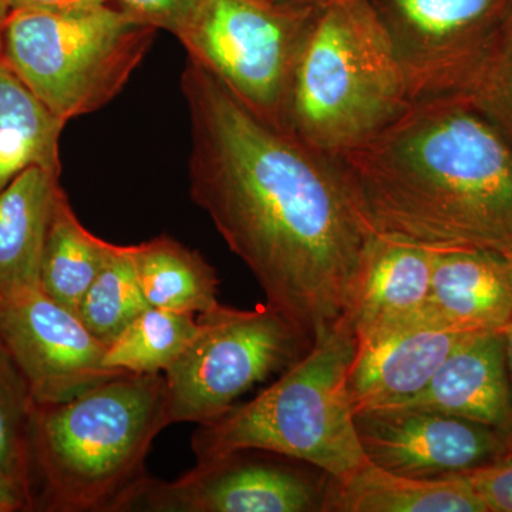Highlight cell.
Listing matches in <instances>:
<instances>
[{
  "mask_svg": "<svg viewBox=\"0 0 512 512\" xmlns=\"http://www.w3.org/2000/svg\"><path fill=\"white\" fill-rule=\"evenodd\" d=\"M181 90L192 201L312 346L348 312L376 232L335 160L259 119L194 60Z\"/></svg>",
  "mask_w": 512,
  "mask_h": 512,
  "instance_id": "obj_1",
  "label": "cell"
},
{
  "mask_svg": "<svg viewBox=\"0 0 512 512\" xmlns=\"http://www.w3.org/2000/svg\"><path fill=\"white\" fill-rule=\"evenodd\" d=\"M335 161L376 234L512 261V144L464 94L412 101Z\"/></svg>",
  "mask_w": 512,
  "mask_h": 512,
  "instance_id": "obj_2",
  "label": "cell"
},
{
  "mask_svg": "<svg viewBox=\"0 0 512 512\" xmlns=\"http://www.w3.org/2000/svg\"><path fill=\"white\" fill-rule=\"evenodd\" d=\"M165 376L124 373L74 399L36 404V505L50 512H120L146 480V458L170 426Z\"/></svg>",
  "mask_w": 512,
  "mask_h": 512,
  "instance_id": "obj_3",
  "label": "cell"
},
{
  "mask_svg": "<svg viewBox=\"0 0 512 512\" xmlns=\"http://www.w3.org/2000/svg\"><path fill=\"white\" fill-rule=\"evenodd\" d=\"M412 103L392 42L369 0L313 13L289 84L284 133L336 160Z\"/></svg>",
  "mask_w": 512,
  "mask_h": 512,
  "instance_id": "obj_4",
  "label": "cell"
},
{
  "mask_svg": "<svg viewBox=\"0 0 512 512\" xmlns=\"http://www.w3.org/2000/svg\"><path fill=\"white\" fill-rule=\"evenodd\" d=\"M356 345L352 326L342 318L278 382L221 419L201 424L191 440L198 463L264 451L335 480L348 477L367 460L348 392Z\"/></svg>",
  "mask_w": 512,
  "mask_h": 512,
  "instance_id": "obj_5",
  "label": "cell"
},
{
  "mask_svg": "<svg viewBox=\"0 0 512 512\" xmlns=\"http://www.w3.org/2000/svg\"><path fill=\"white\" fill-rule=\"evenodd\" d=\"M156 33L110 2L62 12L16 9L6 19L2 57L67 123L124 89Z\"/></svg>",
  "mask_w": 512,
  "mask_h": 512,
  "instance_id": "obj_6",
  "label": "cell"
},
{
  "mask_svg": "<svg viewBox=\"0 0 512 512\" xmlns=\"http://www.w3.org/2000/svg\"><path fill=\"white\" fill-rule=\"evenodd\" d=\"M197 319V338L165 370L171 424L221 419L256 383L289 369L312 348L268 303L254 311L220 303Z\"/></svg>",
  "mask_w": 512,
  "mask_h": 512,
  "instance_id": "obj_7",
  "label": "cell"
},
{
  "mask_svg": "<svg viewBox=\"0 0 512 512\" xmlns=\"http://www.w3.org/2000/svg\"><path fill=\"white\" fill-rule=\"evenodd\" d=\"M315 12L276 0H200L178 40L188 59L214 74L259 119L284 131L293 66Z\"/></svg>",
  "mask_w": 512,
  "mask_h": 512,
  "instance_id": "obj_8",
  "label": "cell"
},
{
  "mask_svg": "<svg viewBox=\"0 0 512 512\" xmlns=\"http://www.w3.org/2000/svg\"><path fill=\"white\" fill-rule=\"evenodd\" d=\"M402 67L412 101L464 94L512 0H369Z\"/></svg>",
  "mask_w": 512,
  "mask_h": 512,
  "instance_id": "obj_9",
  "label": "cell"
},
{
  "mask_svg": "<svg viewBox=\"0 0 512 512\" xmlns=\"http://www.w3.org/2000/svg\"><path fill=\"white\" fill-rule=\"evenodd\" d=\"M328 481L239 451L170 483L147 477L120 512H323Z\"/></svg>",
  "mask_w": 512,
  "mask_h": 512,
  "instance_id": "obj_10",
  "label": "cell"
},
{
  "mask_svg": "<svg viewBox=\"0 0 512 512\" xmlns=\"http://www.w3.org/2000/svg\"><path fill=\"white\" fill-rule=\"evenodd\" d=\"M0 342L40 406L127 373L104 366L107 346L42 289L0 302Z\"/></svg>",
  "mask_w": 512,
  "mask_h": 512,
  "instance_id": "obj_11",
  "label": "cell"
},
{
  "mask_svg": "<svg viewBox=\"0 0 512 512\" xmlns=\"http://www.w3.org/2000/svg\"><path fill=\"white\" fill-rule=\"evenodd\" d=\"M355 424L367 460L403 476H457L510 453L504 431L421 407L359 410Z\"/></svg>",
  "mask_w": 512,
  "mask_h": 512,
  "instance_id": "obj_12",
  "label": "cell"
},
{
  "mask_svg": "<svg viewBox=\"0 0 512 512\" xmlns=\"http://www.w3.org/2000/svg\"><path fill=\"white\" fill-rule=\"evenodd\" d=\"M468 335L443 328L423 308L402 322L356 339L348 373L355 413L412 400Z\"/></svg>",
  "mask_w": 512,
  "mask_h": 512,
  "instance_id": "obj_13",
  "label": "cell"
},
{
  "mask_svg": "<svg viewBox=\"0 0 512 512\" xmlns=\"http://www.w3.org/2000/svg\"><path fill=\"white\" fill-rule=\"evenodd\" d=\"M400 406L436 410L510 434L512 386L503 332L468 335L429 384Z\"/></svg>",
  "mask_w": 512,
  "mask_h": 512,
  "instance_id": "obj_14",
  "label": "cell"
},
{
  "mask_svg": "<svg viewBox=\"0 0 512 512\" xmlns=\"http://www.w3.org/2000/svg\"><path fill=\"white\" fill-rule=\"evenodd\" d=\"M424 311L443 328L501 332L512 319V261L483 251L434 252Z\"/></svg>",
  "mask_w": 512,
  "mask_h": 512,
  "instance_id": "obj_15",
  "label": "cell"
},
{
  "mask_svg": "<svg viewBox=\"0 0 512 512\" xmlns=\"http://www.w3.org/2000/svg\"><path fill=\"white\" fill-rule=\"evenodd\" d=\"M434 251L375 234L367 247L355 296L343 316L356 339L416 315L429 299Z\"/></svg>",
  "mask_w": 512,
  "mask_h": 512,
  "instance_id": "obj_16",
  "label": "cell"
},
{
  "mask_svg": "<svg viewBox=\"0 0 512 512\" xmlns=\"http://www.w3.org/2000/svg\"><path fill=\"white\" fill-rule=\"evenodd\" d=\"M60 174L30 167L0 191V299L40 291V265Z\"/></svg>",
  "mask_w": 512,
  "mask_h": 512,
  "instance_id": "obj_17",
  "label": "cell"
},
{
  "mask_svg": "<svg viewBox=\"0 0 512 512\" xmlns=\"http://www.w3.org/2000/svg\"><path fill=\"white\" fill-rule=\"evenodd\" d=\"M323 512H488L463 474L417 478L366 460L348 477H329Z\"/></svg>",
  "mask_w": 512,
  "mask_h": 512,
  "instance_id": "obj_18",
  "label": "cell"
},
{
  "mask_svg": "<svg viewBox=\"0 0 512 512\" xmlns=\"http://www.w3.org/2000/svg\"><path fill=\"white\" fill-rule=\"evenodd\" d=\"M64 126L0 56V191L30 167L60 174Z\"/></svg>",
  "mask_w": 512,
  "mask_h": 512,
  "instance_id": "obj_19",
  "label": "cell"
},
{
  "mask_svg": "<svg viewBox=\"0 0 512 512\" xmlns=\"http://www.w3.org/2000/svg\"><path fill=\"white\" fill-rule=\"evenodd\" d=\"M128 252L151 308L201 315L220 305L217 271L200 252L167 235L130 245Z\"/></svg>",
  "mask_w": 512,
  "mask_h": 512,
  "instance_id": "obj_20",
  "label": "cell"
},
{
  "mask_svg": "<svg viewBox=\"0 0 512 512\" xmlns=\"http://www.w3.org/2000/svg\"><path fill=\"white\" fill-rule=\"evenodd\" d=\"M113 244L97 238L74 214L62 187L56 192L47 228L40 289L73 313L103 268Z\"/></svg>",
  "mask_w": 512,
  "mask_h": 512,
  "instance_id": "obj_21",
  "label": "cell"
},
{
  "mask_svg": "<svg viewBox=\"0 0 512 512\" xmlns=\"http://www.w3.org/2000/svg\"><path fill=\"white\" fill-rule=\"evenodd\" d=\"M191 313L148 308L107 346L104 366L134 375L165 372L200 333Z\"/></svg>",
  "mask_w": 512,
  "mask_h": 512,
  "instance_id": "obj_22",
  "label": "cell"
},
{
  "mask_svg": "<svg viewBox=\"0 0 512 512\" xmlns=\"http://www.w3.org/2000/svg\"><path fill=\"white\" fill-rule=\"evenodd\" d=\"M151 308L138 286L128 247L114 245L76 315L94 338L109 346Z\"/></svg>",
  "mask_w": 512,
  "mask_h": 512,
  "instance_id": "obj_23",
  "label": "cell"
},
{
  "mask_svg": "<svg viewBox=\"0 0 512 512\" xmlns=\"http://www.w3.org/2000/svg\"><path fill=\"white\" fill-rule=\"evenodd\" d=\"M35 409L28 384L0 342V471L18 483L36 505L32 463Z\"/></svg>",
  "mask_w": 512,
  "mask_h": 512,
  "instance_id": "obj_24",
  "label": "cell"
},
{
  "mask_svg": "<svg viewBox=\"0 0 512 512\" xmlns=\"http://www.w3.org/2000/svg\"><path fill=\"white\" fill-rule=\"evenodd\" d=\"M464 96L512 144V8Z\"/></svg>",
  "mask_w": 512,
  "mask_h": 512,
  "instance_id": "obj_25",
  "label": "cell"
},
{
  "mask_svg": "<svg viewBox=\"0 0 512 512\" xmlns=\"http://www.w3.org/2000/svg\"><path fill=\"white\" fill-rule=\"evenodd\" d=\"M131 19L165 30L180 39L197 10L200 0H109Z\"/></svg>",
  "mask_w": 512,
  "mask_h": 512,
  "instance_id": "obj_26",
  "label": "cell"
},
{
  "mask_svg": "<svg viewBox=\"0 0 512 512\" xmlns=\"http://www.w3.org/2000/svg\"><path fill=\"white\" fill-rule=\"evenodd\" d=\"M463 476L480 495L488 512H512V453Z\"/></svg>",
  "mask_w": 512,
  "mask_h": 512,
  "instance_id": "obj_27",
  "label": "cell"
},
{
  "mask_svg": "<svg viewBox=\"0 0 512 512\" xmlns=\"http://www.w3.org/2000/svg\"><path fill=\"white\" fill-rule=\"evenodd\" d=\"M36 510L35 501L18 483L0 471V512Z\"/></svg>",
  "mask_w": 512,
  "mask_h": 512,
  "instance_id": "obj_28",
  "label": "cell"
},
{
  "mask_svg": "<svg viewBox=\"0 0 512 512\" xmlns=\"http://www.w3.org/2000/svg\"><path fill=\"white\" fill-rule=\"evenodd\" d=\"M109 0H8L10 10H49V12H62V10H73L89 8V6L101 5Z\"/></svg>",
  "mask_w": 512,
  "mask_h": 512,
  "instance_id": "obj_29",
  "label": "cell"
},
{
  "mask_svg": "<svg viewBox=\"0 0 512 512\" xmlns=\"http://www.w3.org/2000/svg\"><path fill=\"white\" fill-rule=\"evenodd\" d=\"M281 5L288 6V8L299 9V10H319L326 8L330 3L336 2V0H276Z\"/></svg>",
  "mask_w": 512,
  "mask_h": 512,
  "instance_id": "obj_30",
  "label": "cell"
},
{
  "mask_svg": "<svg viewBox=\"0 0 512 512\" xmlns=\"http://www.w3.org/2000/svg\"><path fill=\"white\" fill-rule=\"evenodd\" d=\"M503 332L505 338V348H507V362H508V372H510V380L512 386V319L507 325L504 326V329L501 330ZM508 446H510V453H512V426L510 430V434H508Z\"/></svg>",
  "mask_w": 512,
  "mask_h": 512,
  "instance_id": "obj_31",
  "label": "cell"
},
{
  "mask_svg": "<svg viewBox=\"0 0 512 512\" xmlns=\"http://www.w3.org/2000/svg\"><path fill=\"white\" fill-rule=\"evenodd\" d=\"M9 12L8 0H0V56H2L3 30H5V23Z\"/></svg>",
  "mask_w": 512,
  "mask_h": 512,
  "instance_id": "obj_32",
  "label": "cell"
},
{
  "mask_svg": "<svg viewBox=\"0 0 512 512\" xmlns=\"http://www.w3.org/2000/svg\"><path fill=\"white\" fill-rule=\"evenodd\" d=\"M0 302H2V299H0Z\"/></svg>",
  "mask_w": 512,
  "mask_h": 512,
  "instance_id": "obj_33",
  "label": "cell"
}]
</instances>
